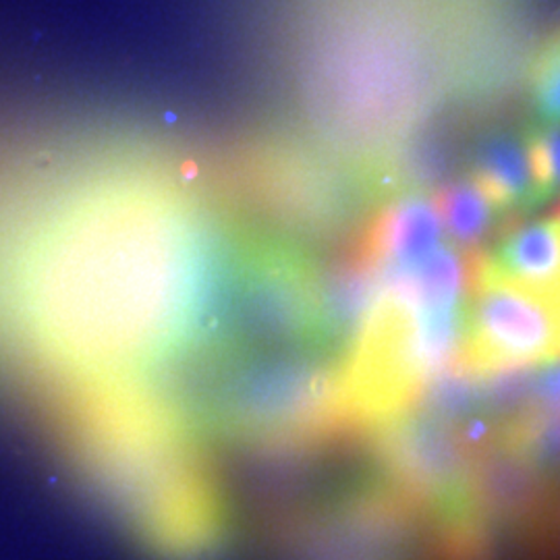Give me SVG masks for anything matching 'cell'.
I'll list each match as a JSON object with an SVG mask.
<instances>
[{
  "mask_svg": "<svg viewBox=\"0 0 560 560\" xmlns=\"http://www.w3.org/2000/svg\"><path fill=\"white\" fill-rule=\"evenodd\" d=\"M560 358V301L476 266L459 361L474 374Z\"/></svg>",
  "mask_w": 560,
  "mask_h": 560,
  "instance_id": "cell-2",
  "label": "cell"
},
{
  "mask_svg": "<svg viewBox=\"0 0 560 560\" xmlns=\"http://www.w3.org/2000/svg\"><path fill=\"white\" fill-rule=\"evenodd\" d=\"M467 175L506 221L527 219L544 208L525 127L497 129L481 138L471 152Z\"/></svg>",
  "mask_w": 560,
  "mask_h": 560,
  "instance_id": "cell-5",
  "label": "cell"
},
{
  "mask_svg": "<svg viewBox=\"0 0 560 560\" xmlns=\"http://www.w3.org/2000/svg\"><path fill=\"white\" fill-rule=\"evenodd\" d=\"M529 125H560V34L541 48L527 83Z\"/></svg>",
  "mask_w": 560,
  "mask_h": 560,
  "instance_id": "cell-7",
  "label": "cell"
},
{
  "mask_svg": "<svg viewBox=\"0 0 560 560\" xmlns=\"http://www.w3.org/2000/svg\"><path fill=\"white\" fill-rule=\"evenodd\" d=\"M557 214H559V217H560V208H559V212H557Z\"/></svg>",
  "mask_w": 560,
  "mask_h": 560,
  "instance_id": "cell-10",
  "label": "cell"
},
{
  "mask_svg": "<svg viewBox=\"0 0 560 560\" xmlns=\"http://www.w3.org/2000/svg\"><path fill=\"white\" fill-rule=\"evenodd\" d=\"M92 138L30 166L0 196V320L55 409L150 388L200 291L208 180L156 145Z\"/></svg>",
  "mask_w": 560,
  "mask_h": 560,
  "instance_id": "cell-1",
  "label": "cell"
},
{
  "mask_svg": "<svg viewBox=\"0 0 560 560\" xmlns=\"http://www.w3.org/2000/svg\"><path fill=\"white\" fill-rule=\"evenodd\" d=\"M434 203L451 240L448 243L474 256L481 254L483 245L511 222L502 217L469 175L441 187L434 196Z\"/></svg>",
  "mask_w": 560,
  "mask_h": 560,
  "instance_id": "cell-6",
  "label": "cell"
},
{
  "mask_svg": "<svg viewBox=\"0 0 560 560\" xmlns=\"http://www.w3.org/2000/svg\"><path fill=\"white\" fill-rule=\"evenodd\" d=\"M351 243L378 270L423 260L444 243L434 198L423 191H402L378 206Z\"/></svg>",
  "mask_w": 560,
  "mask_h": 560,
  "instance_id": "cell-3",
  "label": "cell"
},
{
  "mask_svg": "<svg viewBox=\"0 0 560 560\" xmlns=\"http://www.w3.org/2000/svg\"><path fill=\"white\" fill-rule=\"evenodd\" d=\"M529 156L544 206L560 196V125H525Z\"/></svg>",
  "mask_w": 560,
  "mask_h": 560,
  "instance_id": "cell-8",
  "label": "cell"
},
{
  "mask_svg": "<svg viewBox=\"0 0 560 560\" xmlns=\"http://www.w3.org/2000/svg\"><path fill=\"white\" fill-rule=\"evenodd\" d=\"M478 266L497 279L560 301V217L509 222Z\"/></svg>",
  "mask_w": 560,
  "mask_h": 560,
  "instance_id": "cell-4",
  "label": "cell"
},
{
  "mask_svg": "<svg viewBox=\"0 0 560 560\" xmlns=\"http://www.w3.org/2000/svg\"><path fill=\"white\" fill-rule=\"evenodd\" d=\"M529 409L560 411V358L546 361L538 370L534 368Z\"/></svg>",
  "mask_w": 560,
  "mask_h": 560,
  "instance_id": "cell-9",
  "label": "cell"
}]
</instances>
